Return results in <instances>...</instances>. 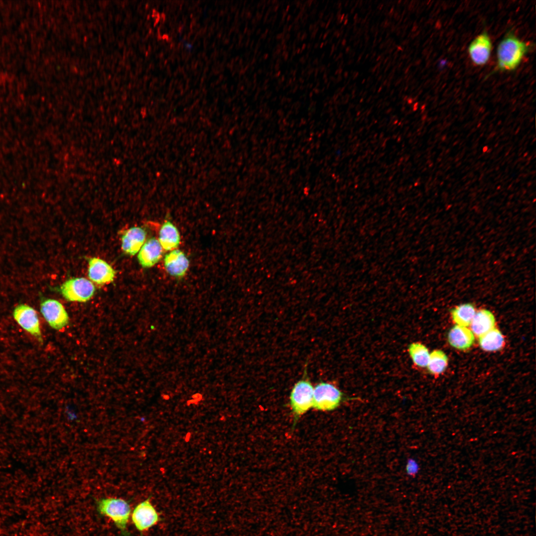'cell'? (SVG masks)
<instances>
[{
    "label": "cell",
    "instance_id": "19",
    "mask_svg": "<svg viewBox=\"0 0 536 536\" xmlns=\"http://www.w3.org/2000/svg\"><path fill=\"white\" fill-rule=\"evenodd\" d=\"M407 350L414 364L421 368L427 367L430 353L425 345L419 342H412L408 346Z\"/></svg>",
    "mask_w": 536,
    "mask_h": 536
},
{
    "label": "cell",
    "instance_id": "21",
    "mask_svg": "<svg viewBox=\"0 0 536 536\" xmlns=\"http://www.w3.org/2000/svg\"><path fill=\"white\" fill-rule=\"evenodd\" d=\"M419 469V465L416 460L414 459H409L407 461L405 466V470L408 475H415L418 472Z\"/></svg>",
    "mask_w": 536,
    "mask_h": 536
},
{
    "label": "cell",
    "instance_id": "3",
    "mask_svg": "<svg viewBox=\"0 0 536 536\" xmlns=\"http://www.w3.org/2000/svg\"><path fill=\"white\" fill-rule=\"evenodd\" d=\"M344 400V394L331 383L321 382L314 387L313 408L317 410H334Z\"/></svg>",
    "mask_w": 536,
    "mask_h": 536
},
{
    "label": "cell",
    "instance_id": "15",
    "mask_svg": "<svg viewBox=\"0 0 536 536\" xmlns=\"http://www.w3.org/2000/svg\"><path fill=\"white\" fill-rule=\"evenodd\" d=\"M495 319L491 312L486 309L477 311L470 324L471 331L480 336L495 328Z\"/></svg>",
    "mask_w": 536,
    "mask_h": 536
},
{
    "label": "cell",
    "instance_id": "2",
    "mask_svg": "<svg viewBox=\"0 0 536 536\" xmlns=\"http://www.w3.org/2000/svg\"><path fill=\"white\" fill-rule=\"evenodd\" d=\"M96 508L100 515L112 519L123 536H130L127 526L131 509L128 501L121 498H102L96 501Z\"/></svg>",
    "mask_w": 536,
    "mask_h": 536
},
{
    "label": "cell",
    "instance_id": "18",
    "mask_svg": "<svg viewBox=\"0 0 536 536\" xmlns=\"http://www.w3.org/2000/svg\"><path fill=\"white\" fill-rule=\"evenodd\" d=\"M475 313L474 306L470 303L456 306L451 312L452 318L457 325L466 327L470 326Z\"/></svg>",
    "mask_w": 536,
    "mask_h": 536
},
{
    "label": "cell",
    "instance_id": "12",
    "mask_svg": "<svg viewBox=\"0 0 536 536\" xmlns=\"http://www.w3.org/2000/svg\"><path fill=\"white\" fill-rule=\"evenodd\" d=\"M164 264L167 272L175 277H183L186 273L189 261L185 254L180 250L175 249L165 255Z\"/></svg>",
    "mask_w": 536,
    "mask_h": 536
},
{
    "label": "cell",
    "instance_id": "17",
    "mask_svg": "<svg viewBox=\"0 0 536 536\" xmlns=\"http://www.w3.org/2000/svg\"><path fill=\"white\" fill-rule=\"evenodd\" d=\"M478 342L481 349L487 351H497L504 345V338L502 333L494 328L485 334L479 336Z\"/></svg>",
    "mask_w": 536,
    "mask_h": 536
},
{
    "label": "cell",
    "instance_id": "5",
    "mask_svg": "<svg viewBox=\"0 0 536 536\" xmlns=\"http://www.w3.org/2000/svg\"><path fill=\"white\" fill-rule=\"evenodd\" d=\"M95 288L90 280L84 277H74L67 280L60 288V292L67 301L85 302L94 294Z\"/></svg>",
    "mask_w": 536,
    "mask_h": 536
},
{
    "label": "cell",
    "instance_id": "20",
    "mask_svg": "<svg viewBox=\"0 0 536 536\" xmlns=\"http://www.w3.org/2000/svg\"><path fill=\"white\" fill-rule=\"evenodd\" d=\"M448 358L442 350H434L430 353L427 368L432 375H439L444 372L448 365Z\"/></svg>",
    "mask_w": 536,
    "mask_h": 536
},
{
    "label": "cell",
    "instance_id": "6",
    "mask_svg": "<svg viewBox=\"0 0 536 536\" xmlns=\"http://www.w3.org/2000/svg\"><path fill=\"white\" fill-rule=\"evenodd\" d=\"M12 316L16 323L26 332L43 341L40 321L36 311L29 305L21 303L13 309Z\"/></svg>",
    "mask_w": 536,
    "mask_h": 536
},
{
    "label": "cell",
    "instance_id": "11",
    "mask_svg": "<svg viewBox=\"0 0 536 536\" xmlns=\"http://www.w3.org/2000/svg\"><path fill=\"white\" fill-rule=\"evenodd\" d=\"M146 237L145 230L140 227H133L127 230L121 238V247L127 255H134L144 244Z\"/></svg>",
    "mask_w": 536,
    "mask_h": 536
},
{
    "label": "cell",
    "instance_id": "16",
    "mask_svg": "<svg viewBox=\"0 0 536 536\" xmlns=\"http://www.w3.org/2000/svg\"><path fill=\"white\" fill-rule=\"evenodd\" d=\"M158 241L163 249L168 251L176 249L179 245L180 236L177 227L170 221L166 220L161 226Z\"/></svg>",
    "mask_w": 536,
    "mask_h": 536
},
{
    "label": "cell",
    "instance_id": "13",
    "mask_svg": "<svg viewBox=\"0 0 536 536\" xmlns=\"http://www.w3.org/2000/svg\"><path fill=\"white\" fill-rule=\"evenodd\" d=\"M163 248L155 238L148 239L140 248L137 259L143 268H150L155 265L162 256Z\"/></svg>",
    "mask_w": 536,
    "mask_h": 536
},
{
    "label": "cell",
    "instance_id": "1",
    "mask_svg": "<svg viewBox=\"0 0 536 536\" xmlns=\"http://www.w3.org/2000/svg\"><path fill=\"white\" fill-rule=\"evenodd\" d=\"M531 48L529 43L520 40L513 31H509L498 45L494 71L515 70Z\"/></svg>",
    "mask_w": 536,
    "mask_h": 536
},
{
    "label": "cell",
    "instance_id": "10",
    "mask_svg": "<svg viewBox=\"0 0 536 536\" xmlns=\"http://www.w3.org/2000/svg\"><path fill=\"white\" fill-rule=\"evenodd\" d=\"M116 276V271L107 262L96 258L88 261V276L91 281L103 285L112 282Z\"/></svg>",
    "mask_w": 536,
    "mask_h": 536
},
{
    "label": "cell",
    "instance_id": "9",
    "mask_svg": "<svg viewBox=\"0 0 536 536\" xmlns=\"http://www.w3.org/2000/svg\"><path fill=\"white\" fill-rule=\"evenodd\" d=\"M492 50V43L487 31L484 30L470 43L468 48L469 57L477 66H483L488 61Z\"/></svg>",
    "mask_w": 536,
    "mask_h": 536
},
{
    "label": "cell",
    "instance_id": "7",
    "mask_svg": "<svg viewBox=\"0 0 536 536\" xmlns=\"http://www.w3.org/2000/svg\"><path fill=\"white\" fill-rule=\"evenodd\" d=\"M40 312L49 325L55 330H61L68 324L67 312L57 300L43 299L40 303Z\"/></svg>",
    "mask_w": 536,
    "mask_h": 536
},
{
    "label": "cell",
    "instance_id": "14",
    "mask_svg": "<svg viewBox=\"0 0 536 536\" xmlns=\"http://www.w3.org/2000/svg\"><path fill=\"white\" fill-rule=\"evenodd\" d=\"M447 337L452 347L462 350L469 348L474 342V335L471 330L457 325L450 329Z\"/></svg>",
    "mask_w": 536,
    "mask_h": 536
},
{
    "label": "cell",
    "instance_id": "8",
    "mask_svg": "<svg viewBox=\"0 0 536 536\" xmlns=\"http://www.w3.org/2000/svg\"><path fill=\"white\" fill-rule=\"evenodd\" d=\"M132 520L140 533L147 531L159 520V515L150 501V497L137 504L132 514Z\"/></svg>",
    "mask_w": 536,
    "mask_h": 536
},
{
    "label": "cell",
    "instance_id": "4",
    "mask_svg": "<svg viewBox=\"0 0 536 536\" xmlns=\"http://www.w3.org/2000/svg\"><path fill=\"white\" fill-rule=\"evenodd\" d=\"M314 387L307 378H303L293 386L289 396L290 406L295 418L308 412L313 405Z\"/></svg>",
    "mask_w": 536,
    "mask_h": 536
}]
</instances>
